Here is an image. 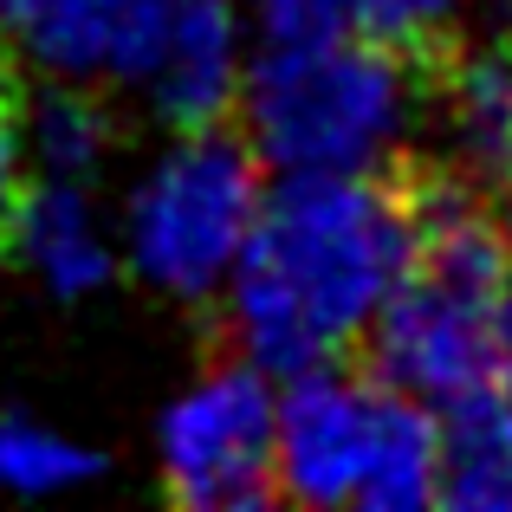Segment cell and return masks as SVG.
<instances>
[{"instance_id": "10", "label": "cell", "mask_w": 512, "mask_h": 512, "mask_svg": "<svg viewBox=\"0 0 512 512\" xmlns=\"http://www.w3.org/2000/svg\"><path fill=\"white\" fill-rule=\"evenodd\" d=\"M13 247L26 253V266L59 299H85V292H98L111 279V240H104L78 175H46V182L20 188Z\"/></svg>"}, {"instance_id": "6", "label": "cell", "mask_w": 512, "mask_h": 512, "mask_svg": "<svg viewBox=\"0 0 512 512\" xmlns=\"http://www.w3.org/2000/svg\"><path fill=\"white\" fill-rule=\"evenodd\" d=\"M422 163L441 182L512 208V39H435L422 59Z\"/></svg>"}, {"instance_id": "13", "label": "cell", "mask_w": 512, "mask_h": 512, "mask_svg": "<svg viewBox=\"0 0 512 512\" xmlns=\"http://www.w3.org/2000/svg\"><path fill=\"white\" fill-rule=\"evenodd\" d=\"M461 0H260V26L273 33H370L396 46H435L454 33Z\"/></svg>"}, {"instance_id": "9", "label": "cell", "mask_w": 512, "mask_h": 512, "mask_svg": "<svg viewBox=\"0 0 512 512\" xmlns=\"http://www.w3.org/2000/svg\"><path fill=\"white\" fill-rule=\"evenodd\" d=\"M156 111L169 130H208L227 124L240 98V39H234V7L227 0H182L169 26V52L156 65Z\"/></svg>"}, {"instance_id": "16", "label": "cell", "mask_w": 512, "mask_h": 512, "mask_svg": "<svg viewBox=\"0 0 512 512\" xmlns=\"http://www.w3.org/2000/svg\"><path fill=\"white\" fill-rule=\"evenodd\" d=\"M13 208H20V111H13V72L0 65V253L13 240Z\"/></svg>"}, {"instance_id": "11", "label": "cell", "mask_w": 512, "mask_h": 512, "mask_svg": "<svg viewBox=\"0 0 512 512\" xmlns=\"http://www.w3.org/2000/svg\"><path fill=\"white\" fill-rule=\"evenodd\" d=\"M441 493V422L428 415L422 396L376 383V422L370 454H363L357 506L370 512H415Z\"/></svg>"}, {"instance_id": "14", "label": "cell", "mask_w": 512, "mask_h": 512, "mask_svg": "<svg viewBox=\"0 0 512 512\" xmlns=\"http://www.w3.org/2000/svg\"><path fill=\"white\" fill-rule=\"evenodd\" d=\"M104 467L98 448L59 435V428H39L26 415H7L0 422V480L13 493H65V487H85L91 474Z\"/></svg>"}, {"instance_id": "4", "label": "cell", "mask_w": 512, "mask_h": 512, "mask_svg": "<svg viewBox=\"0 0 512 512\" xmlns=\"http://www.w3.org/2000/svg\"><path fill=\"white\" fill-rule=\"evenodd\" d=\"M266 201V163L227 124L182 130V143L130 195V260L175 299L227 286Z\"/></svg>"}, {"instance_id": "3", "label": "cell", "mask_w": 512, "mask_h": 512, "mask_svg": "<svg viewBox=\"0 0 512 512\" xmlns=\"http://www.w3.org/2000/svg\"><path fill=\"white\" fill-rule=\"evenodd\" d=\"M422 59L370 33H273L240 72L247 143L279 175H350L402 163L422 130Z\"/></svg>"}, {"instance_id": "2", "label": "cell", "mask_w": 512, "mask_h": 512, "mask_svg": "<svg viewBox=\"0 0 512 512\" xmlns=\"http://www.w3.org/2000/svg\"><path fill=\"white\" fill-rule=\"evenodd\" d=\"M363 370L441 409L512 389V208L428 169L422 240L363 338Z\"/></svg>"}, {"instance_id": "7", "label": "cell", "mask_w": 512, "mask_h": 512, "mask_svg": "<svg viewBox=\"0 0 512 512\" xmlns=\"http://www.w3.org/2000/svg\"><path fill=\"white\" fill-rule=\"evenodd\" d=\"M376 422V376L344 357L292 370L279 396V500L299 506H357L363 454Z\"/></svg>"}, {"instance_id": "1", "label": "cell", "mask_w": 512, "mask_h": 512, "mask_svg": "<svg viewBox=\"0 0 512 512\" xmlns=\"http://www.w3.org/2000/svg\"><path fill=\"white\" fill-rule=\"evenodd\" d=\"M422 221V156L350 175H286L260 201V221L227 273V350L266 376L344 357L370 338L376 312L409 273Z\"/></svg>"}, {"instance_id": "8", "label": "cell", "mask_w": 512, "mask_h": 512, "mask_svg": "<svg viewBox=\"0 0 512 512\" xmlns=\"http://www.w3.org/2000/svg\"><path fill=\"white\" fill-rule=\"evenodd\" d=\"M175 7L182 0H33L20 33L65 78H156Z\"/></svg>"}, {"instance_id": "12", "label": "cell", "mask_w": 512, "mask_h": 512, "mask_svg": "<svg viewBox=\"0 0 512 512\" xmlns=\"http://www.w3.org/2000/svg\"><path fill=\"white\" fill-rule=\"evenodd\" d=\"M435 500L454 512H512V389L448 402Z\"/></svg>"}, {"instance_id": "15", "label": "cell", "mask_w": 512, "mask_h": 512, "mask_svg": "<svg viewBox=\"0 0 512 512\" xmlns=\"http://www.w3.org/2000/svg\"><path fill=\"white\" fill-rule=\"evenodd\" d=\"M33 150L46 156V175L85 182L98 169V156L111 150V111L91 91H46L33 104Z\"/></svg>"}, {"instance_id": "5", "label": "cell", "mask_w": 512, "mask_h": 512, "mask_svg": "<svg viewBox=\"0 0 512 512\" xmlns=\"http://www.w3.org/2000/svg\"><path fill=\"white\" fill-rule=\"evenodd\" d=\"M163 493L201 512H247L279 500V402L266 370L227 357L163 409Z\"/></svg>"}, {"instance_id": "18", "label": "cell", "mask_w": 512, "mask_h": 512, "mask_svg": "<svg viewBox=\"0 0 512 512\" xmlns=\"http://www.w3.org/2000/svg\"><path fill=\"white\" fill-rule=\"evenodd\" d=\"M480 13H493V20H512V0H474Z\"/></svg>"}, {"instance_id": "17", "label": "cell", "mask_w": 512, "mask_h": 512, "mask_svg": "<svg viewBox=\"0 0 512 512\" xmlns=\"http://www.w3.org/2000/svg\"><path fill=\"white\" fill-rule=\"evenodd\" d=\"M26 7H33V0H0V20L20 26V20H26Z\"/></svg>"}]
</instances>
